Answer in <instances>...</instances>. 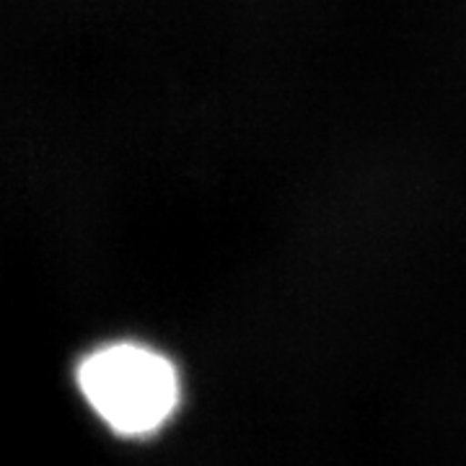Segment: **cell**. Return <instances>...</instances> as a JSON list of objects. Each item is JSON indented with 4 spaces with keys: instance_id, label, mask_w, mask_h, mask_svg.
Segmentation results:
<instances>
[{
    "instance_id": "6da1fadb",
    "label": "cell",
    "mask_w": 466,
    "mask_h": 466,
    "mask_svg": "<svg viewBox=\"0 0 466 466\" xmlns=\"http://www.w3.org/2000/svg\"><path fill=\"white\" fill-rule=\"evenodd\" d=\"M88 407L116 435H156L182 404V373L161 350L119 339L91 350L76 368Z\"/></svg>"
}]
</instances>
